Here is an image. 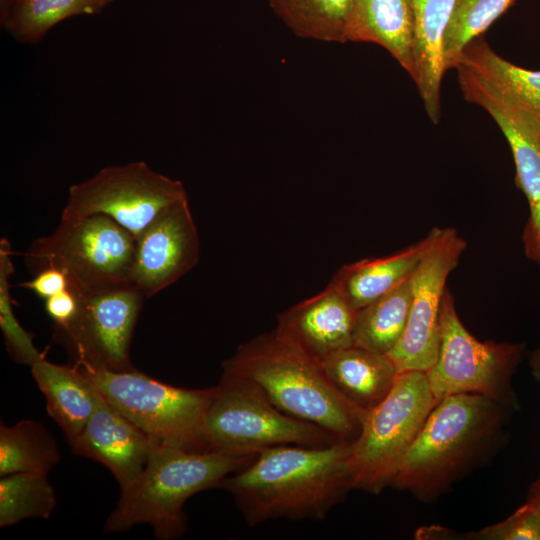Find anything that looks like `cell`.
I'll return each instance as SVG.
<instances>
[{
    "label": "cell",
    "instance_id": "f546056e",
    "mask_svg": "<svg viewBox=\"0 0 540 540\" xmlns=\"http://www.w3.org/2000/svg\"><path fill=\"white\" fill-rule=\"evenodd\" d=\"M480 540H540V515L526 502L501 522L470 533Z\"/></svg>",
    "mask_w": 540,
    "mask_h": 540
},
{
    "label": "cell",
    "instance_id": "7a4b0ae2",
    "mask_svg": "<svg viewBox=\"0 0 540 540\" xmlns=\"http://www.w3.org/2000/svg\"><path fill=\"white\" fill-rule=\"evenodd\" d=\"M222 367L253 382L282 412L340 441L353 442L360 433L367 412L343 398L320 362L277 326L239 345Z\"/></svg>",
    "mask_w": 540,
    "mask_h": 540
},
{
    "label": "cell",
    "instance_id": "d6986e66",
    "mask_svg": "<svg viewBox=\"0 0 540 540\" xmlns=\"http://www.w3.org/2000/svg\"><path fill=\"white\" fill-rule=\"evenodd\" d=\"M439 231V227L431 229L423 239L394 254L346 264L331 281L358 310L410 278L433 246Z\"/></svg>",
    "mask_w": 540,
    "mask_h": 540
},
{
    "label": "cell",
    "instance_id": "d6a6232c",
    "mask_svg": "<svg viewBox=\"0 0 540 540\" xmlns=\"http://www.w3.org/2000/svg\"><path fill=\"white\" fill-rule=\"evenodd\" d=\"M526 502L534 506L540 515V476L529 487Z\"/></svg>",
    "mask_w": 540,
    "mask_h": 540
},
{
    "label": "cell",
    "instance_id": "6da1fadb",
    "mask_svg": "<svg viewBox=\"0 0 540 540\" xmlns=\"http://www.w3.org/2000/svg\"><path fill=\"white\" fill-rule=\"evenodd\" d=\"M219 488L231 493L249 526L279 518L322 520L354 489L351 442L263 449Z\"/></svg>",
    "mask_w": 540,
    "mask_h": 540
},
{
    "label": "cell",
    "instance_id": "7402d4cb",
    "mask_svg": "<svg viewBox=\"0 0 540 540\" xmlns=\"http://www.w3.org/2000/svg\"><path fill=\"white\" fill-rule=\"evenodd\" d=\"M349 41L378 44L412 77L414 15L411 0H354Z\"/></svg>",
    "mask_w": 540,
    "mask_h": 540
},
{
    "label": "cell",
    "instance_id": "603a6c76",
    "mask_svg": "<svg viewBox=\"0 0 540 540\" xmlns=\"http://www.w3.org/2000/svg\"><path fill=\"white\" fill-rule=\"evenodd\" d=\"M412 300L410 278L356 311L353 342L365 349L388 354L401 339Z\"/></svg>",
    "mask_w": 540,
    "mask_h": 540
},
{
    "label": "cell",
    "instance_id": "cb8c5ba5",
    "mask_svg": "<svg viewBox=\"0 0 540 540\" xmlns=\"http://www.w3.org/2000/svg\"><path fill=\"white\" fill-rule=\"evenodd\" d=\"M274 13L298 36L349 42L354 0H268Z\"/></svg>",
    "mask_w": 540,
    "mask_h": 540
},
{
    "label": "cell",
    "instance_id": "30bf717a",
    "mask_svg": "<svg viewBox=\"0 0 540 540\" xmlns=\"http://www.w3.org/2000/svg\"><path fill=\"white\" fill-rule=\"evenodd\" d=\"M185 198L181 181L137 161L105 167L72 185L62 213L108 216L136 238L164 209Z\"/></svg>",
    "mask_w": 540,
    "mask_h": 540
},
{
    "label": "cell",
    "instance_id": "5b68a950",
    "mask_svg": "<svg viewBox=\"0 0 540 540\" xmlns=\"http://www.w3.org/2000/svg\"><path fill=\"white\" fill-rule=\"evenodd\" d=\"M202 437L206 450L238 454L278 445L325 446L340 441L325 429L282 412L253 382L226 370L213 386Z\"/></svg>",
    "mask_w": 540,
    "mask_h": 540
},
{
    "label": "cell",
    "instance_id": "ffe728a7",
    "mask_svg": "<svg viewBox=\"0 0 540 540\" xmlns=\"http://www.w3.org/2000/svg\"><path fill=\"white\" fill-rule=\"evenodd\" d=\"M320 364L338 393L365 412L389 394L399 374L388 355L357 345L331 354Z\"/></svg>",
    "mask_w": 540,
    "mask_h": 540
},
{
    "label": "cell",
    "instance_id": "d4e9b609",
    "mask_svg": "<svg viewBox=\"0 0 540 540\" xmlns=\"http://www.w3.org/2000/svg\"><path fill=\"white\" fill-rule=\"evenodd\" d=\"M60 460L53 435L39 422L23 420L0 426V475L47 474Z\"/></svg>",
    "mask_w": 540,
    "mask_h": 540
},
{
    "label": "cell",
    "instance_id": "836d02e7",
    "mask_svg": "<svg viewBox=\"0 0 540 540\" xmlns=\"http://www.w3.org/2000/svg\"><path fill=\"white\" fill-rule=\"evenodd\" d=\"M529 362H530L532 375L534 379L540 385V357L530 355Z\"/></svg>",
    "mask_w": 540,
    "mask_h": 540
},
{
    "label": "cell",
    "instance_id": "d590c367",
    "mask_svg": "<svg viewBox=\"0 0 540 540\" xmlns=\"http://www.w3.org/2000/svg\"><path fill=\"white\" fill-rule=\"evenodd\" d=\"M530 355L540 357V347L533 351Z\"/></svg>",
    "mask_w": 540,
    "mask_h": 540
},
{
    "label": "cell",
    "instance_id": "5bb4252c",
    "mask_svg": "<svg viewBox=\"0 0 540 540\" xmlns=\"http://www.w3.org/2000/svg\"><path fill=\"white\" fill-rule=\"evenodd\" d=\"M457 71L465 100L487 111L510 146L516 183L530 210L523 233L525 253L540 266V131L473 75L460 68Z\"/></svg>",
    "mask_w": 540,
    "mask_h": 540
},
{
    "label": "cell",
    "instance_id": "2e32d148",
    "mask_svg": "<svg viewBox=\"0 0 540 540\" xmlns=\"http://www.w3.org/2000/svg\"><path fill=\"white\" fill-rule=\"evenodd\" d=\"M356 311L330 281L318 294L282 312L277 327L321 362L331 354L354 345Z\"/></svg>",
    "mask_w": 540,
    "mask_h": 540
},
{
    "label": "cell",
    "instance_id": "e575fe53",
    "mask_svg": "<svg viewBox=\"0 0 540 540\" xmlns=\"http://www.w3.org/2000/svg\"><path fill=\"white\" fill-rule=\"evenodd\" d=\"M16 0H0L1 19H3L8 13L11 6Z\"/></svg>",
    "mask_w": 540,
    "mask_h": 540
},
{
    "label": "cell",
    "instance_id": "1f68e13d",
    "mask_svg": "<svg viewBox=\"0 0 540 540\" xmlns=\"http://www.w3.org/2000/svg\"><path fill=\"white\" fill-rule=\"evenodd\" d=\"M23 286L45 300L68 288L70 281L62 270L49 267L35 273L33 279L24 283Z\"/></svg>",
    "mask_w": 540,
    "mask_h": 540
},
{
    "label": "cell",
    "instance_id": "52a82bcc",
    "mask_svg": "<svg viewBox=\"0 0 540 540\" xmlns=\"http://www.w3.org/2000/svg\"><path fill=\"white\" fill-rule=\"evenodd\" d=\"M83 368L101 396L154 444L206 451L202 427L213 387H176L136 369L117 372Z\"/></svg>",
    "mask_w": 540,
    "mask_h": 540
},
{
    "label": "cell",
    "instance_id": "8992f818",
    "mask_svg": "<svg viewBox=\"0 0 540 540\" xmlns=\"http://www.w3.org/2000/svg\"><path fill=\"white\" fill-rule=\"evenodd\" d=\"M135 237L102 214L61 215L56 230L33 241L24 253L31 273L54 267L70 286L87 293L131 284Z\"/></svg>",
    "mask_w": 540,
    "mask_h": 540
},
{
    "label": "cell",
    "instance_id": "f1b7e54d",
    "mask_svg": "<svg viewBox=\"0 0 540 540\" xmlns=\"http://www.w3.org/2000/svg\"><path fill=\"white\" fill-rule=\"evenodd\" d=\"M14 272L11 244L6 238L0 241V328L11 358L30 367L44 358L33 343V335L18 322L10 295L9 278Z\"/></svg>",
    "mask_w": 540,
    "mask_h": 540
},
{
    "label": "cell",
    "instance_id": "7c38bea8",
    "mask_svg": "<svg viewBox=\"0 0 540 540\" xmlns=\"http://www.w3.org/2000/svg\"><path fill=\"white\" fill-rule=\"evenodd\" d=\"M466 241L454 228L439 234L410 277L412 300L405 331L387 354L400 372H427L440 346V311L449 274L457 266Z\"/></svg>",
    "mask_w": 540,
    "mask_h": 540
},
{
    "label": "cell",
    "instance_id": "484cf974",
    "mask_svg": "<svg viewBox=\"0 0 540 540\" xmlns=\"http://www.w3.org/2000/svg\"><path fill=\"white\" fill-rule=\"evenodd\" d=\"M114 0H16L1 19L18 41L38 43L59 22L78 15L100 13Z\"/></svg>",
    "mask_w": 540,
    "mask_h": 540
},
{
    "label": "cell",
    "instance_id": "3957f363",
    "mask_svg": "<svg viewBox=\"0 0 540 540\" xmlns=\"http://www.w3.org/2000/svg\"><path fill=\"white\" fill-rule=\"evenodd\" d=\"M508 411L480 394L441 398L404 455L390 486L422 501L437 498L495 444Z\"/></svg>",
    "mask_w": 540,
    "mask_h": 540
},
{
    "label": "cell",
    "instance_id": "277c9868",
    "mask_svg": "<svg viewBox=\"0 0 540 540\" xmlns=\"http://www.w3.org/2000/svg\"><path fill=\"white\" fill-rule=\"evenodd\" d=\"M256 454L156 445L142 472L121 489L104 531L123 532L147 523L159 539L181 537L187 528L185 502L196 493L219 487L227 476L250 463Z\"/></svg>",
    "mask_w": 540,
    "mask_h": 540
},
{
    "label": "cell",
    "instance_id": "8fae6325",
    "mask_svg": "<svg viewBox=\"0 0 540 540\" xmlns=\"http://www.w3.org/2000/svg\"><path fill=\"white\" fill-rule=\"evenodd\" d=\"M144 298L130 283L83 293L74 321L54 330V336L73 356L74 364L117 372L134 370L129 349Z\"/></svg>",
    "mask_w": 540,
    "mask_h": 540
},
{
    "label": "cell",
    "instance_id": "4316f807",
    "mask_svg": "<svg viewBox=\"0 0 540 540\" xmlns=\"http://www.w3.org/2000/svg\"><path fill=\"white\" fill-rule=\"evenodd\" d=\"M56 505L55 490L43 473H14L0 479V527L29 518L47 519Z\"/></svg>",
    "mask_w": 540,
    "mask_h": 540
},
{
    "label": "cell",
    "instance_id": "9a60e30c",
    "mask_svg": "<svg viewBox=\"0 0 540 540\" xmlns=\"http://www.w3.org/2000/svg\"><path fill=\"white\" fill-rule=\"evenodd\" d=\"M70 446L103 464L122 489L142 472L156 444L99 393L93 414Z\"/></svg>",
    "mask_w": 540,
    "mask_h": 540
},
{
    "label": "cell",
    "instance_id": "4dcf8cb0",
    "mask_svg": "<svg viewBox=\"0 0 540 540\" xmlns=\"http://www.w3.org/2000/svg\"><path fill=\"white\" fill-rule=\"evenodd\" d=\"M82 294L69 286L44 300V308L53 321L54 330L64 329L74 321L80 310Z\"/></svg>",
    "mask_w": 540,
    "mask_h": 540
},
{
    "label": "cell",
    "instance_id": "83f0119b",
    "mask_svg": "<svg viewBox=\"0 0 540 540\" xmlns=\"http://www.w3.org/2000/svg\"><path fill=\"white\" fill-rule=\"evenodd\" d=\"M515 0H457L443 37L446 72L457 68L463 51Z\"/></svg>",
    "mask_w": 540,
    "mask_h": 540
},
{
    "label": "cell",
    "instance_id": "9c48e42d",
    "mask_svg": "<svg viewBox=\"0 0 540 540\" xmlns=\"http://www.w3.org/2000/svg\"><path fill=\"white\" fill-rule=\"evenodd\" d=\"M524 351L523 343L476 339L461 322L446 289L440 311L439 353L426 372L430 388L438 400L453 394H480L517 409L512 378Z\"/></svg>",
    "mask_w": 540,
    "mask_h": 540
},
{
    "label": "cell",
    "instance_id": "4fadbf2b",
    "mask_svg": "<svg viewBox=\"0 0 540 540\" xmlns=\"http://www.w3.org/2000/svg\"><path fill=\"white\" fill-rule=\"evenodd\" d=\"M131 284L151 297L190 271L199 237L188 198L164 209L136 238Z\"/></svg>",
    "mask_w": 540,
    "mask_h": 540
},
{
    "label": "cell",
    "instance_id": "e0dca14e",
    "mask_svg": "<svg viewBox=\"0 0 540 540\" xmlns=\"http://www.w3.org/2000/svg\"><path fill=\"white\" fill-rule=\"evenodd\" d=\"M457 68L473 75L540 131V70L511 63L479 37L465 48Z\"/></svg>",
    "mask_w": 540,
    "mask_h": 540
},
{
    "label": "cell",
    "instance_id": "ba28073f",
    "mask_svg": "<svg viewBox=\"0 0 540 540\" xmlns=\"http://www.w3.org/2000/svg\"><path fill=\"white\" fill-rule=\"evenodd\" d=\"M439 400L426 372H400L389 394L369 410L351 442L354 489L382 492Z\"/></svg>",
    "mask_w": 540,
    "mask_h": 540
},
{
    "label": "cell",
    "instance_id": "44dd1931",
    "mask_svg": "<svg viewBox=\"0 0 540 540\" xmlns=\"http://www.w3.org/2000/svg\"><path fill=\"white\" fill-rule=\"evenodd\" d=\"M32 376L46 399L47 411L70 444L93 414L99 392L80 365H59L45 358L31 366Z\"/></svg>",
    "mask_w": 540,
    "mask_h": 540
},
{
    "label": "cell",
    "instance_id": "ac0fdd59",
    "mask_svg": "<svg viewBox=\"0 0 540 540\" xmlns=\"http://www.w3.org/2000/svg\"><path fill=\"white\" fill-rule=\"evenodd\" d=\"M414 15V73L424 108L437 124L441 115V83L446 73L443 37L457 0H411Z\"/></svg>",
    "mask_w": 540,
    "mask_h": 540
}]
</instances>
